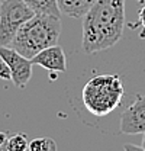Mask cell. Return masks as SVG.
Wrapping results in <instances>:
<instances>
[{"instance_id":"obj_1","label":"cell","mask_w":145,"mask_h":151,"mask_svg":"<svg viewBox=\"0 0 145 151\" xmlns=\"http://www.w3.org/2000/svg\"><path fill=\"white\" fill-rule=\"evenodd\" d=\"M125 29V0H96L83 16L81 48L96 54L115 47Z\"/></svg>"},{"instance_id":"obj_2","label":"cell","mask_w":145,"mask_h":151,"mask_svg":"<svg viewBox=\"0 0 145 151\" xmlns=\"http://www.w3.org/2000/svg\"><path fill=\"white\" fill-rule=\"evenodd\" d=\"M60 35V18L50 15H35L19 28L9 47L15 48L23 57L32 60L42 50L57 45Z\"/></svg>"},{"instance_id":"obj_3","label":"cell","mask_w":145,"mask_h":151,"mask_svg":"<svg viewBox=\"0 0 145 151\" xmlns=\"http://www.w3.org/2000/svg\"><path fill=\"white\" fill-rule=\"evenodd\" d=\"M125 96V87L119 74H99L84 84L81 100L94 116H106L118 109Z\"/></svg>"},{"instance_id":"obj_4","label":"cell","mask_w":145,"mask_h":151,"mask_svg":"<svg viewBox=\"0 0 145 151\" xmlns=\"http://www.w3.org/2000/svg\"><path fill=\"white\" fill-rule=\"evenodd\" d=\"M35 16V12L25 0H1L0 1V45L9 47L19 28Z\"/></svg>"},{"instance_id":"obj_5","label":"cell","mask_w":145,"mask_h":151,"mask_svg":"<svg viewBox=\"0 0 145 151\" xmlns=\"http://www.w3.org/2000/svg\"><path fill=\"white\" fill-rule=\"evenodd\" d=\"M0 60L9 65L12 81L16 87L23 89L31 81L32 65H34L32 60L23 57L12 47H1V45H0Z\"/></svg>"},{"instance_id":"obj_6","label":"cell","mask_w":145,"mask_h":151,"mask_svg":"<svg viewBox=\"0 0 145 151\" xmlns=\"http://www.w3.org/2000/svg\"><path fill=\"white\" fill-rule=\"evenodd\" d=\"M119 128L122 134L136 135L145 132V94L136 93L121 116Z\"/></svg>"},{"instance_id":"obj_7","label":"cell","mask_w":145,"mask_h":151,"mask_svg":"<svg viewBox=\"0 0 145 151\" xmlns=\"http://www.w3.org/2000/svg\"><path fill=\"white\" fill-rule=\"evenodd\" d=\"M32 64L47 68L50 73H65L67 71V57H65L64 50L58 44L38 52L32 58Z\"/></svg>"},{"instance_id":"obj_8","label":"cell","mask_w":145,"mask_h":151,"mask_svg":"<svg viewBox=\"0 0 145 151\" xmlns=\"http://www.w3.org/2000/svg\"><path fill=\"white\" fill-rule=\"evenodd\" d=\"M61 15L68 18H83L89 9L96 3V0H57Z\"/></svg>"},{"instance_id":"obj_9","label":"cell","mask_w":145,"mask_h":151,"mask_svg":"<svg viewBox=\"0 0 145 151\" xmlns=\"http://www.w3.org/2000/svg\"><path fill=\"white\" fill-rule=\"evenodd\" d=\"M25 1L35 12V15H50L57 18L61 16L57 0H25Z\"/></svg>"},{"instance_id":"obj_10","label":"cell","mask_w":145,"mask_h":151,"mask_svg":"<svg viewBox=\"0 0 145 151\" xmlns=\"http://www.w3.org/2000/svg\"><path fill=\"white\" fill-rule=\"evenodd\" d=\"M28 151H57V142L50 137L35 138L29 142Z\"/></svg>"},{"instance_id":"obj_11","label":"cell","mask_w":145,"mask_h":151,"mask_svg":"<svg viewBox=\"0 0 145 151\" xmlns=\"http://www.w3.org/2000/svg\"><path fill=\"white\" fill-rule=\"evenodd\" d=\"M29 141L25 134H15L9 138V151H28Z\"/></svg>"},{"instance_id":"obj_12","label":"cell","mask_w":145,"mask_h":151,"mask_svg":"<svg viewBox=\"0 0 145 151\" xmlns=\"http://www.w3.org/2000/svg\"><path fill=\"white\" fill-rule=\"evenodd\" d=\"M0 78L1 80H12V74H10L9 65L4 61L0 63Z\"/></svg>"},{"instance_id":"obj_13","label":"cell","mask_w":145,"mask_h":151,"mask_svg":"<svg viewBox=\"0 0 145 151\" xmlns=\"http://www.w3.org/2000/svg\"><path fill=\"white\" fill-rule=\"evenodd\" d=\"M9 138L10 135L7 132L0 131V151H9Z\"/></svg>"},{"instance_id":"obj_14","label":"cell","mask_w":145,"mask_h":151,"mask_svg":"<svg viewBox=\"0 0 145 151\" xmlns=\"http://www.w3.org/2000/svg\"><path fill=\"white\" fill-rule=\"evenodd\" d=\"M138 19H139V25L144 28V31L141 32V38L145 37V4L139 9V12H138Z\"/></svg>"},{"instance_id":"obj_15","label":"cell","mask_w":145,"mask_h":151,"mask_svg":"<svg viewBox=\"0 0 145 151\" xmlns=\"http://www.w3.org/2000/svg\"><path fill=\"white\" fill-rule=\"evenodd\" d=\"M125 151H145L142 145H135V144H125L123 145Z\"/></svg>"},{"instance_id":"obj_16","label":"cell","mask_w":145,"mask_h":151,"mask_svg":"<svg viewBox=\"0 0 145 151\" xmlns=\"http://www.w3.org/2000/svg\"><path fill=\"white\" fill-rule=\"evenodd\" d=\"M142 147H144V150H145V132H144V137H142Z\"/></svg>"},{"instance_id":"obj_17","label":"cell","mask_w":145,"mask_h":151,"mask_svg":"<svg viewBox=\"0 0 145 151\" xmlns=\"http://www.w3.org/2000/svg\"><path fill=\"white\" fill-rule=\"evenodd\" d=\"M138 1H139V3H144V4H145V0H138Z\"/></svg>"}]
</instances>
